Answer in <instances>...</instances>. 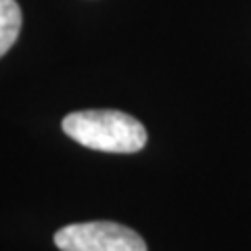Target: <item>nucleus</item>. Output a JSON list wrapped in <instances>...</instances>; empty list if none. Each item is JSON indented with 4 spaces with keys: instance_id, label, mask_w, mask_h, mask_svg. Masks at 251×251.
Here are the masks:
<instances>
[{
    "instance_id": "obj_2",
    "label": "nucleus",
    "mask_w": 251,
    "mask_h": 251,
    "mask_svg": "<svg viewBox=\"0 0 251 251\" xmlns=\"http://www.w3.org/2000/svg\"><path fill=\"white\" fill-rule=\"evenodd\" d=\"M61 251H147V243L138 232L115 222L69 224L54 234Z\"/></svg>"
},
{
    "instance_id": "obj_3",
    "label": "nucleus",
    "mask_w": 251,
    "mask_h": 251,
    "mask_svg": "<svg viewBox=\"0 0 251 251\" xmlns=\"http://www.w3.org/2000/svg\"><path fill=\"white\" fill-rule=\"evenodd\" d=\"M21 31V9L15 0H0V59L11 50Z\"/></svg>"
},
{
    "instance_id": "obj_1",
    "label": "nucleus",
    "mask_w": 251,
    "mask_h": 251,
    "mask_svg": "<svg viewBox=\"0 0 251 251\" xmlns=\"http://www.w3.org/2000/svg\"><path fill=\"white\" fill-rule=\"evenodd\" d=\"M63 132L82 147L103 153H138L147 145L145 126L115 109L69 113L63 120Z\"/></svg>"
}]
</instances>
